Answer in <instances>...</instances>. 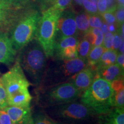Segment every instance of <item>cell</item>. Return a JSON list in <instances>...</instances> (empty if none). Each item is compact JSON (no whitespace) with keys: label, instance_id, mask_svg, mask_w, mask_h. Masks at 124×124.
I'll return each instance as SVG.
<instances>
[{"label":"cell","instance_id":"obj_3","mask_svg":"<svg viewBox=\"0 0 124 124\" xmlns=\"http://www.w3.org/2000/svg\"><path fill=\"white\" fill-rule=\"evenodd\" d=\"M62 12L51 7L40 17L36 36L46 58L53 56L56 38L57 26Z\"/></svg>","mask_w":124,"mask_h":124},{"label":"cell","instance_id":"obj_17","mask_svg":"<svg viewBox=\"0 0 124 124\" xmlns=\"http://www.w3.org/2000/svg\"><path fill=\"white\" fill-rule=\"evenodd\" d=\"M85 36L89 40L92 46H101L102 44L103 34L100 28H90Z\"/></svg>","mask_w":124,"mask_h":124},{"label":"cell","instance_id":"obj_18","mask_svg":"<svg viewBox=\"0 0 124 124\" xmlns=\"http://www.w3.org/2000/svg\"><path fill=\"white\" fill-rule=\"evenodd\" d=\"M77 30L83 35L89 32L90 27L89 23V15L86 13H79L75 17Z\"/></svg>","mask_w":124,"mask_h":124},{"label":"cell","instance_id":"obj_13","mask_svg":"<svg viewBox=\"0 0 124 124\" xmlns=\"http://www.w3.org/2000/svg\"><path fill=\"white\" fill-rule=\"evenodd\" d=\"M96 71L95 77L102 78L109 82L117 79L123 78L124 69L116 63Z\"/></svg>","mask_w":124,"mask_h":124},{"label":"cell","instance_id":"obj_2","mask_svg":"<svg viewBox=\"0 0 124 124\" xmlns=\"http://www.w3.org/2000/svg\"><path fill=\"white\" fill-rule=\"evenodd\" d=\"M114 94L110 82L95 77L90 86L84 91L81 101L95 114H106L114 107Z\"/></svg>","mask_w":124,"mask_h":124},{"label":"cell","instance_id":"obj_16","mask_svg":"<svg viewBox=\"0 0 124 124\" xmlns=\"http://www.w3.org/2000/svg\"><path fill=\"white\" fill-rule=\"evenodd\" d=\"M106 114L105 124H124V108H112Z\"/></svg>","mask_w":124,"mask_h":124},{"label":"cell","instance_id":"obj_23","mask_svg":"<svg viewBox=\"0 0 124 124\" xmlns=\"http://www.w3.org/2000/svg\"><path fill=\"white\" fill-rule=\"evenodd\" d=\"M27 124H55L49 118L44 116H38L35 118H31Z\"/></svg>","mask_w":124,"mask_h":124},{"label":"cell","instance_id":"obj_6","mask_svg":"<svg viewBox=\"0 0 124 124\" xmlns=\"http://www.w3.org/2000/svg\"><path fill=\"white\" fill-rule=\"evenodd\" d=\"M80 93L72 82H66L54 87L48 95L52 103H68L76 100Z\"/></svg>","mask_w":124,"mask_h":124},{"label":"cell","instance_id":"obj_24","mask_svg":"<svg viewBox=\"0 0 124 124\" xmlns=\"http://www.w3.org/2000/svg\"><path fill=\"white\" fill-rule=\"evenodd\" d=\"M103 39L102 41V46L106 49H113V39H114V34L111 32H108L104 34Z\"/></svg>","mask_w":124,"mask_h":124},{"label":"cell","instance_id":"obj_10","mask_svg":"<svg viewBox=\"0 0 124 124\" xmlns=\"http://www.w3.org/2000/svg\"><path fill=\"white\" fill-rule=\"evenodd\" d=\"M4 110L13 124H27L32 118L30 106H8Z\"/></svg>","mask_w":124,"mask_h":124},{"label":"cell","instance_id":"obj_12","mask_svg":"<svg viewBox=\"0 0 124 124\" xmlns=\"http://www.w3.org/2000/svg\"><path fill=\"white\" fill-rule=\"evenodd\" d=\"M63 60V63L60 67V71L64 77H72L74 74L86 68L87 65L86 59L80 57Z\"/></svg>","mask_w":124,"mask_h":124},{"label":"cell","instance_id":"obj_14","mask_svg":"<svg viewBox=\"0 0 124 124\" xmlns=\"http://www.w3.org/2000/svg\"><path fill=\"white\" fill-rule=\"evenodd\" d=\"M118 52L113 49H105L96 66L95 71L116 63Z\"/></svg>","mask_w":124,"mask_h":124},{"label":"cell","instance_id":"obj_37","mask_svg":"<svg viewBox=\"0 0 124 124\" xmlns=\"http://www.w3.org/2000/svg\"><path fill=\"white\" fill-rule=\"evenodd\" d=\"M16 1V0H0V2L4 3V4L6 5H8L10 3H12L13 2H15V1Z\"/></svg>","mask_w":124,"mask_h":124},{"label":"cell","instance_id":"obj_25","mask_svg":"<svg viewBox=\"0 0 124 124\" xmlns=\"http://www.w3.org/2000/svg\"><path fill=\"white\" fill-rule=\"evenodd\" d=\"M8 106L7 93L0 79V110H4Z\"/></svg>","mask_w":124,"mask_h":124},{"label":"cell","instance_id":"obj_38","mask_svg":"<svg viewBox=\"0 0 124 124\" xmlns=\"http://www.w3.org/2000/svg\"><path fill=\"white\" fill-rule=\"evenodd\" d=\"M117 3V7H124V0H116Z\"/></svg>","mask_w":124,"mask_h":124},{"label":"cell","instance_id":"obj_40","mask_svg":"<svg viewBox=\"0 0 124 124\" xmlns=\"http://www.w3.org/2000/svg\"><path fill=\"white\" fill-rule=\"evenodd\" d=\"M76 4L78 5H83V0H74Z\"/></svg>","mask_w":124,"mask_h":124},{"label":"cell","instance_id":"obj_8","mask_svg":"<svg viewBox=\"0 0 124 124\" xmlns=\"http://www.w3.org/2000/svg\"><path fill=\"white\" fill-rule=\"evenodd\" d=\"M93 111L83 103H71L63 106L59 114L63 118L73 120H85L91 115Z\"/></svg>","mask_w":124,"mask_h":124},{"label":"cell","instance_id":"obj_36","mask_svg":"<svg viewBox=\"0 0 124 124\" xmlns=\"http://www.w3.org/2000/svg\"><path fill=\"white\" fill-rule=\"evenodd\" d=\"M101 31H102V32L103 33V34H105L107 32H108V25L106 24V23H105L103 21V23H102L101 27L100 28Z\"/></svg>","mask_w":124,"mask_h":124},{"label":"cell","instance_id":"obj_28","mask_svg":"<svg viewBox=\"0 0 124 124\" xmlns=\"http://www.w3.org/2000/svg\"><path fill=\"white\" fill-rule=\"evenodd\" d=\"M101 15L103 21L105 23H106L108 25L111 24H116L114 12L106 11Z\"/></svg>","mask_w":124,"mask_h":124},{"label":"cell","instance_id":"obj_9","mask_svg":"<svg viewBox=\"0 0 124 124\" xmlns=\"http://www.w3.org/2000/svg\"><path fill=\"white\" fill-rule=\"evenodd\" d=\"M16 50L7 34L0 33V63L10 65L15 59Z\"/></svg>","mask_w":124,"mask_h":124},{"label":"cell","instance_id":"obj_11","mask_svg":"<svg viewBox=\"0 0 124 124\" xmlns=\"http://www.w3.org/2000/svg\"><path fill=\"white\" fill-rule=\"evenodd\" d=\"M94 71L90 67H86L71 77L72 83L80 92L90 86L94 79Z\"/></svg>","mask_w":124,"mask_h":124},{"label":"cell","instance_id":"obj_21","mask_svg":"<svg viewBox=\"0 0 124 124\" xmlns=\"http://www.w3.org/2000/svg\"><path fill=\"white\" fill-rule=\"evenodd\" d=\"M83 5L88 15H97L98 9L96 0H85L83 2Z\"/></svg>","mask_w":124,"mask_h":124},{"label":"cell","instance_id":"obj_19","mask_svg":"<svg viewBox=\"0 0 124 124\" xmlns=\"http://www.w3.org/2000/svg\"><path fill=\"white\" fill-rule=\"evenodd\" d=\"M91 47L92 46H91V43H90L89 40L85 36L78 44L77 50L78 53V57L86 59Z\"/></svg>","mask_w":124,"mask_h":124},{"label":"cell","instance_id":"obj_31","mask_svg":"<svg viewBox=\"0 0 124 124\" xmlns=\"http://www.w3.org/2000/svg\"><path fill=\"white\" fill-rule=\"evenodd\" d=\"M110 85L114 92L120 90V89L124 88L123 78L117 79L110 82Z\"/></svg>","mask_w":124,"mask_h":124},{"label":"cell","instance_id":"obj_32","mask_svg":"<svg viewBox=\"0 0 124 124\" xmlns=\"http://www.w3.org/2000/svg\"><path fill=\"white\" fill-rule=\"evenodd\" d=\"M0 121L1 124H13L8 114L4 110H0Z\"/></svg>","mask_w":124,"mask_h":124},{"label":"cell","instance_id":"obj_41","mask_svg":"<svg viewBox=\"0 0 124 124\" xmlns=\"http://www.w3.org/2000/svg\"><path fill=\"white\" fill-rule=\"evenodd\" d=\"M0 124H1V121H0Z\"/></svg>","mask_w":124,"mask_h":124},{"label":"cell","instance_id":"obj_34","mask_svg":"<svg viewBox=\"0 0 124 124\" xmlns=\"http://www.w3.org/2000/svg\"><path fill=\"white\" fill-rule=\"evenodd\" d=\"M107 9L106 11L114 12L117 8V3L116 0H106Z\"/></svg>","mask_w":124,"mask_h":124},{"label":"cell","instance_id":"obj_42","mask_svg":"<svg viewBox=\"0 0 124 124\" xmlns=\"http://www.w3.org/2000/svg\"></svg>","mask_w":124,"mask_h":124},{"label":"cell","instance_id":"obj_29","mask_svg":"<svg viewBox=\"0 0 124 124\" xmlns=\"http://www.w3.org/2000/svg\"><path fill=\"white\" fill-rule=\"evenodd\" d=\"M113 34H114V39H113V49L117 51L121 45L124 42V39L122 38L118 31L113 33Z\"/></svg>","mask_w":124,"mask_h":124},{"label":"cell","instance_id":"obj_30","mask_svg":"<svg viewBox=\"0 0 124 124\" xmlns=\"http://www.w3.org/2000/svg\"><path fill=\"white\" fill-rule=\"evenodd\" d=\"M8 5L0 2V25L2 24L7 17Z\"/></svg>","mask_w":124,"mask_h":124},{"label":"cell","instance_id":"obj_5","mask_svg":"<svg viewBox=\"0 0 124 124\" xmlns=\"http://www.w3.org/2000/svg\"><path fill=\"white\" fill-rule=\"evenodd\" d=\"M40 18L39 14L35 12L25 17L16 26L10 39L16 51L23 48L32 41L36 35Z\"/></svg>","mask_w":124,"mask_h":124},{"label":"cell","instance_id":"obj_20","mask_svg":"<svg viewBox=\"0 0 124 124\" xmlns=\"http://www.w3.org/2000/svg\"><path fill=\"white\" fill-rule=\"evenodd\" d=\"M114 93V107L124 108V88Z\"/></svg>","mask_w":124,"mask_h":124},{"label":"cell","instance_id":"obj_15","mask_svg":"<svg viewBox=\"0 0 124 124\" xmlns=\"http://www.w3.org/2000/svg\"><path fill=\"white\" fill-rule=\"evenodd\" d=\"M105 49L102 45L91 47L86 59L87 65L93 71H95L96 66Z\"/></svg>","mask_w":124,"mask_h":124},{"label":"cell","instance_id":"obj_27","mask_svg":"<svg viewBox=\"0 0 124 124\" xmlns=\"http://www.w3.org/2000/svg\"><path fill=\"white\" fill-rule=\"evenodd\" d=\"M71 2V0H54V5L52 7L62 12L70 5Z\"/></svg>","mask_w":124,"mask_h":124},{"label":"cell","instance_id":"obj_1","mask_svg":"<svg viewBox=\"0 0 124 124\" xmlns=\"http://www.w3.org/2000/svg\"><path fill=\"white\" fill-rule=\"evenodd\" d=\"M0 79L7 93L9 106H30L32 98L28 90L30 83L18 60Z\"/></svg>","mask_w":124,"mask_h":124},{"label":"cell","instance_id":"obj_33","mask_svg":"<svg viewBox=\"0 0 124 124\" xmlns=\"http://www.w3.org/2000/svg\"><path fill=\"white\" fill-rule=\"evenodd\" d=\"M97 9L100 15L105 13L107 9L106 0H97Z\"/></svg>","mask_w":124,"mask_h":124},{"label":"cell","instance_id":"obj_26","mask_svg":"<svg viewBox=\"0 0 124 124\" xmlns=\"http://www.w3.org/2000/svg\"><path fill=\"white\" fill-rule=\"evenodd\" d=\"M116 24L118 27H120L122 24H124V7H117L116 11L114 12Z\"/></svg>","mask_w":124,"mask_h":124},{"label":"cell","instance_id":"obj_39","mask_svg":"<svg viewBox=\"0 0 124 124\" xmlns=\"http://www.w3.org/2000/svg\"><path fill=\"white\" fill-rule=\"evenodd\" d=\"M119 52L118 53H121V54H124V42L122 43V44L121 45V46L119 47Z\"/></svg>","mask_w":124,"mask_h":124},{"label":"cell","instance_id":"obj_22","mask_svg":"<svg viewBox=\"0 0 124 124\" xmlns=\"http://www.w3.org/2000/svg\"><path fill=\"white\" fill-rule=\"evenodd\" d=\"M103 21L97 15H89V23L90 28H100Z\"/></svg>","mask_w":124,"mask_h":124},{"label":"cell","instance_id":"obj_35","mask_svg":"<svg viewBox=\"0 0 124 124\" xmlns=\"http://www.w3.org/2000/svg\"><path fill=\"white\" fill-rule=\"evenodd\" d=\"M116 64H117L121 68L124 69V54L118 53L117 58H116Z\"/></svg>","mask_w":124,"mask_h":124},{"label":"cell","instance_id":"obj_4","mask_svg":"<svg viewBox=\"0 0 124 124\" xmlns=\"http://www.w3.org/2000/svg\"><path fill=\"white\" fill-rule=\"evenodd\" d=\"M23 48L18 61L34 83L38 84L46 70V55L38 41L28 43Z\"/></svg>","mask_w":124,"mask_h":124},{"label":"cell","instance_id":"obj_7","mask_svg":"<svg viewBox=\"0 0 124 124\" xmlns=\"http://www.w3.org/2000/svg\"><path fill=\"white\" fill-rule=\"evenodd\" d=\"M78 33L75 16L73 12H67L60 16L57 26L58 39L69 36H75Z\"/></svg>","mask_w":124,"mask_h":124}]
</instances>
